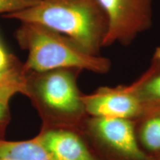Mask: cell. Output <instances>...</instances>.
I'll return each mask as SVG.
<instances>
[{
    "label": "cell",
    "mask_w": 160,
    "mask_h": 160,
    "mask_svg": "<svg viewBox=\"0 0 160 160\" xmlns=\"http://www.w3.org/2000/svg\"><path fill=\"white\" fill-rule=\"evenodd\" d=\"M2 17L45 26L68 37L93 56H100L108 28L107 19L97 0H42Z\"/></svg>",
    "instance_id": "6da1fadb"
},
{
    "label": "cell",
    "mask_w": 160,
    "mask_h": 160,
    "mask_svg": "<svg viewBox=\"0 0 160 160\" xmlns=\"http://www.w3.org/2000/svg\"><path fill=\"white\" fill-rule=\"evenodd\" d=\"M81 71L59 68L26 72L25 96L41 118V128L79 131L88 117L77 84Z\"/></svg>",
    "instance_id": "7a4b0ae2"
},
{
    "label": "cell",
    "mask_w": 160,
    "mask_h": 160,
    "mask_svg": "<svg viewBox=\"0 0 160 160\" xmlns=\"http://www.w3.org/2000/svg\"><path fill=\"white\" fill-rule=\"evenodd\" d=\"M15 37L28 52L23 64L25 72L77 68L106 73L111 69L108 58L88 54L68 37L39 24L22 22Z\"/></svg>",
    "instance_id": "3957f363"
},
{
    "label": "cell",
    "mask_w": 160,
    "mask_h": 160,
    "mask_svg": "<svg viewBox=\"0 0 160 160\" xmlns=\"http://www.w3.org/2000/svg\"><path fill=\"white\" fill-rule=\"evenodd\" d=\"M78 133L96 160H152L139 145L133 120L88 116Z\"/></svg>",
    "instance_id": "277c9868"
},
{
    "label": "cell",
    "mask_w": 160,
    "mask_h": 160,
    "mask_svg": "<svg viewBox=\"0 0 160 160\" xmlns=\"http://www.w3.org/2000/svg\"><path fill=\"white\" fill-rule=\"evenodd\" d=\"M108 22L103 48L128 46L151 28L153 0H97Z\"/></svg>",
    "instance_id": "5b68a950"
},
{
    "label": "cell",
    "mask_w": 160,
    "mask_h": 160,
    "mask_svg": "<svg viewBox=\"0 0 160 160\" xmlns=\"http://www.w3.org/2000/svg\"><path fill=\"white\" fill-rule=\"evenodd\" d=\"M88 115L94 117L137 120L145 114L131 85L100 87L82 97Z\"/></svg>",
    "instance_id": "8992f818"
},
{
    "label": "cell",
    "mask_w": 160,
    "mask_h": 160,
    "mask_svg": "<svg viewBox=\"0 0 160 160\" xmlns=\"http://www.w3.org/2000/svg\"><path fill=\"white\" fill-rule=\"evenodd\" d=\"M34 138L57 160H96L77 131L41 128Z\"/></svg>",
    "instance_id": "52a82bcc"
},
{
    "label": "cell",
    "mask_w": 160,
    "mask_h": 160,
    "mask_svg": "<svg viewBox=\"0 0 160 160\" xmlns=\"http://www.w3.org/2000/svg\"><path fill=\"white\" fill-rule=\"evenodd\" d=\"M131 85L145 114L160 111V48L156 49L147 71Z\"/></svg>",
    "instance_id": "ba28073f"
},
{
    "label": "cell",
    "mask_w": 160,
    "mask_h": 160,
    "mask_svg": "<svg viewBox=\"0 0 160 160\" xmlns=\"http://www.w3.org/2000/svg\"><path fill=\"white\" fill-rule=\"evenodd\" d=\"M0 160H57L34 137L25 141L0 139Z\"/></svg>",
    "instance_id": "9c48e42d"
},
{
    "label": "cell",
    "mask_w": 160,
    "mask_h": 160,
    "mask_svg": "<svg viewBox=\"0 0 160 160\" xmlns=\"http://www.w3.org/2000/svg\"><path fill=\"white\" fill-rule=\"evenodd\" d=\"M139 145L149 155L160 153V111L144 115L135 122Z\"/></svg>",
    "instance_id": "30bf717a"
},
{
    "label": "cell",
    "mask_w": 160,
    "mask_h": 160,
    "mask_svg": "<svg viewBox=\"0 0 160 160\" xmlns=\"http://www.w3.org/2000/svg\"><path fill=\"white\" fill-rule=\"evenodd\" d=\"M27 73L19 61L8 69L0 71V90H13L25 95Z\"/></svg>",
    "instance_id": "8fae6325"
},
{
    "label": "cell",
    "mask_w": 160,
    "mask_h": 160,
    "mask_svg": "<svg viewBox=\"0 0 160 160\" xmlns=\"http://www.w3.org/2000/svg\"><path fill=\"white\" fill-rule=\"evenodd\" d=\"M16 93L13 90H0V139H5L6 129L11 119L9 101Z\"/></svg>",
    "instance_id": "7c38bea8"
},
{
    "label": "cell",
    "mask_w": 160,
    "mask_h": 160,
    "mask_svg": "<svg viewBox=\"0 0 160 160\" xmlns=\"http://www.w3.org/2000/svg\"><path fill=\"white\" fill-rule=\"evenodd\" d=\"M42 0H0V13L7 14L34 6Z\"/></svg>",
    "instance_id": "4fadbf2b"
},
{
    "label": "cell",
    "mask_w": 160,
    "mask_h": 160,
    "mask_svg": "<svg viewBox=\"0 0 160 160\" xmlns=\"http://www.w3.org/2000/svg\"><path fill=\"white\" fill-rule=\"evenodd\" d=\"M18 61L17 58L8 53L0 44V71L8 69Z\"/></svg>",
    "instance_id": "5bb4252c"
},
{
    "label": "cell",
    "mask_w": 160,
    "mask_h": 160,
    "mask_svg": "<svg viewBox=\"0 0 160 160\" xmlns=\"http://www.w3.org/2000/svg\"><path fill=\"white\" fill-rule=\"evenodd\" d=\"M152 160H160V153H156V154L151 155Z\"/></svg>",
    "instance_id": "9a60e30c"
}]
</instances>
